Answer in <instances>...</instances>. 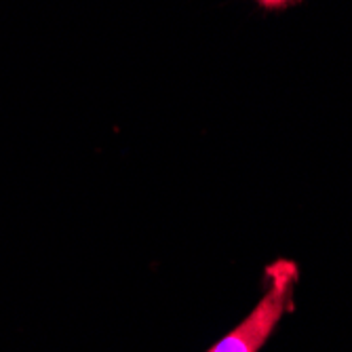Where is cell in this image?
<instances>
[{"label": "cell", "mask_w": 352, "mask_h": 352, "mask_svg": "<svg viewBox=\"0 0 352 352\" xmlns=\"http://www.w3.org/2000/svg\"><path fill=\"white\" fill-rule=\"evenodd\" d=\"M266 292L249 316L207 352H260L280 318L294 310V289L300 268L292 260H276L266 266Z\"/></svg>", "instance_id": "obj_1"}, {"label": "cell", "mask_w": 352, "mask_h": 352, "mask_svg": "<svg viewBox=\"0 0 352 352\" xmlns=\"http://www.w3.org/2000/svg\"><path fill=\"white\" fill-rule=\"evenodd\" d=\"M255 5H260L264 11H283V9H289L302 0H253Z\"/></svg>", "instance_id": "obj_2"}]
</instances>
